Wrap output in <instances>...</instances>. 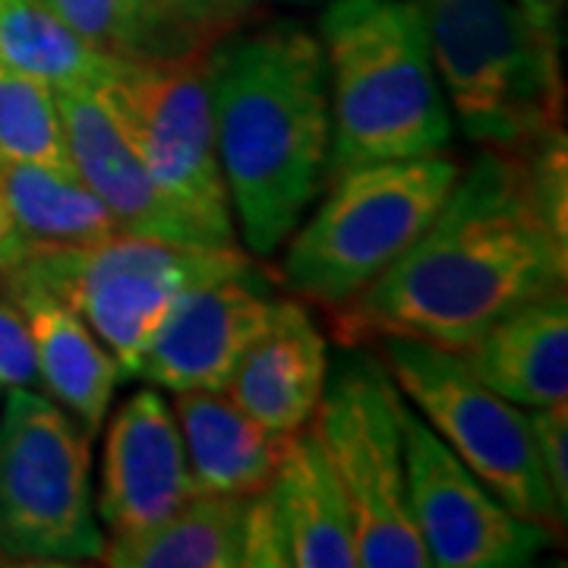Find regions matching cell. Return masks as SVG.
<instances>
[{
  "label": "cell",
  "instance_id": "obj_14",
  "mask_svg": "<svg viewBox=\"0 0 568 568\" xmlns=\"http://www.w3.org/2000/svg\"><path fill=\"white\" fill-rule=\"evenodd\" d=\"M54 95L61 108L73 171L102 200L118 231L162 244L209 250L200 231L168 203V196L149 178L140 155L99 102L95 89L70 85L58 89Z\"/></svg>",
  "mask_w": 568,
  "mask_h": 568
},
{
  "label": "cell",
  "instance_id": "obj_6",
  "mask_svg": "<svg viewBox=\"0 0 568 568\" xmlns=\"http://www.w3.org/2000/svg\"><path fill=\"white\" fill-rule=\"evenodd\" d=\"M241 250H193L133 234H111L99 244L32 250L0 275L7 297L44 294L70 306L133 376L142 351L186 287L246 265Z\"/></svg>",
  "mask_w": 568,
  "mask_h": 568
},
{
  "label": "cell",
  "instance_id": "obj_29",
  "mask_svg": "<svg viewBox=\"0 0 568 568\" xmlns=\"http://www.w3.org/2000/svg\"><path fill=\"white\" fill-rule=\"evenodd\" d=\"M32 250L26 244V237L20 234V227L10 215V205L3 200V190H0V275H7L13 265H20Z\"/></svg>",
  "mask_w": 568,
  "mask_h": 568
},
{
  "label": "cell",
  "instance_id": "obj_10",
  "mask_svg": "<svg viewBox=\"0 0 568 568\" xmlns=\"http://www.w3.org/2000/svg\"><path fill=\"white\" fill-rule=\"evenodd\" d=\"M388 376L465 467L515 515L547 530L566 525L530 433V414L487 388L446 347L386 338Z\"/></svg>",
  "mask_w": 568,
  "mask_h": 568
},
{
  "label": "cell",
  "instance_id": "obj_25",
  "mask_svg": "<svg viewBox=\"0 0 568 568\" xmlns=\"http://www.w3.org/2000/svg\"><path fill=\"white\" fill-rule=\"evenodd\" d=\"M168 32L183 44L205 51L234 29L250 7V0H145Z\"/></svg>",
  "mask_w": 568,
  "mask_h": 568
},
{
  "label": "cell",
  "instance_id": "obj_22",
  "mask_svg": "<svg viewBox=\"0 0 568 568\" xmlns=\"http://www.w3.org/2000/svg\"><path fill=\"white\" fill-rule=\"evenodd\" d=\"M114 61L85 44L48 0H0V63L58 92L99 85Z\"/></svg>",
  "mask_w": 568,
  "mask_h": 568
},
{
  "label": "cell",
  "instance_id": "obj_11",
  "mask_svg": "<svg viewBox=\"0 0 568 568\" xmlns=\"http://www.w3.org/2000/svg\"><path fill=\"white\" fill-rule=\"evenodd\" d=\"M398 424L405 443L407 508L429 566H530L552 544V530L508 511L436 436V429L405 405L402 392Z\"/></svg>",
  "mask_w": 568,
  "mask_h": 568
},
{
  "label": "cell",
  "instance_id": "obj_15",
  "mask_svg": "<svg viewBox=\"0 0 568 568\" xmlns=\"http://www.w3.org/2000/svg\"><path fill=\"white\" fill-rule=\"evenodd\" d=\"M328 383L325 335L294 301H275L265 328L246 345L224 395L265 429L291 436L313 420Z\"/></svg>",
  "mask_w": 568,
  "mask_h": 568
},
{
  "label": "cell",
  "instance_id": "obj_12",
  "mask_svg": "<svg viewBox=\"0 0 568 568\" xmlns=\"http://www.w3.org/2000/svg\"><path fill=\"white\" fill-rule=\"evenodd\" d=\"M275 301L253 263L186 287L171 304L133 376L168 392H224Z\"/></svg>",
  "mask_w": 568,
  "mask_h": 568
},
{
  "label": "cell",
  "instance_id": "obj_5",
  "mask_svg": "<svg viewBox=\"0 0 568 568\" xmlns=\"http://www.w3.org/2000/svg\"><path fill=\"white\" fill-rule=\"evenodd\" d=\"M455 181L458 164L439 152L332 178L325 203L287 246L284 282L301 297L342 310L424 234Z\"/></svg>",
  "mask_w": 568,
  "mask_h": 568
},
{
  "label": "cell",
  "instance_id": "obj_26",
  "mask_svg": "<svg viewBox=\"0 0 568 568\" xmlns=\"http://www.w3.org/2000/svg\"><path fill=\"white\" fill-rule=\"evenodd\" d=\"M244 566L250 568H272L291 566L287 556V537H284L282 518L272 499V489L253 493L246 499L244 518Z\"/></svg>",
  "mask_w": 568,
  "mask_h": 568
},
{
  "label": "cell",
  "instance_id": "obj_8",
  "mask_svg": "<svg viewBox=\"0 0 568 568\" xmlns=\"http://www.w3.org/2000/svg\"><path fill=\"white\" fill-rule=\"evenodd\" d=\"M89 436L48 395L13 386L0 414V552L17 562L99 559L104 534L89 480Z\"/></svg>",
  "mask_w": 568,
  "mask_h": 568
},
{
  "label": "cell",
  "instance_id": "obj_28",
  "mask_svg": "<svg viewBox=\"0 0 568 568\" xmlns=\"http://www.w3.org/2000/svg\"><path fill=\"white\" fill-rule=\"evenodd\" d=\"M36 354L26 320L10 301H0V386H36Z\"/></svg>",
  "mask_w": 568,
  "mask_h": 568
},
{
  "label": "cell",
  "instance_id": "obj_17",
  "mask_svg": "<svg viewBox=\"0 0 568 568\" xmlns=\"http://www.w3.org/2000/svg\"><path fill=\"white\" fill-rule=\"evenodd\" d=\"M186 467L196 493L253 496L272 487L287 439L265 429L224 392H178Z\"/></svg>",
  "mask_w": 568,
  "mask_h": 568
},
{
  "label": "cell",
  "instance_id": "obj_7",
  "mask_svg": "<svg viewBox=\"0 0 568 568\" xmlns=\"http://www.w3.org/2000/svg\"><path fill=\"white\" fill-rule=\"evenodd\" d=\"M168 203L209 250H237L224 186L205 51L152 61H114L92 85Z\"/></svg>",
  "mask_w": 568,
  "mask_h": 568
},
{
  "label": "cell",
  "instance_id": "obj_27",
  "mask_svg": "<svg viewBox=\"0 0 568 568\" xmlns=\"http://www.w3.org/2000/svg\"><path fill=\"white\" fill-rule=\"evenodd\" d=\"M530 433L547 474L549 489L559 508L568 515V405L534 407Z\"/></svg>",
  "mask_w": 568,
  "mask_h": 568
},
{
  "label": "cell",
  "instance_id": "obj_16",
  "mask_svg": "<svg viewBox=\"0 0 568 568\" xmlns=\"http://www.w3.org/2000/svg\"><path fill=\"white\" fill-rule=\"evenodd\" d=\"M465 366L496 395L515 405L549 407L568 402L566 291L530 301L458 351Z\"/></svg>",
  "mask_w": 568,
  "mask_h": 568
},
{
  "label": "cell",
  "instance_id": "obj_9",
  "mask_svg": "<svg viewBox=\"0 0 568 568\" xmlns=\"http://www.w3.org/2000/svg\"><path fill=\"white\" fill-rule=\"evenodd\" d=\"M310 429L347 499L357 566L426 568L424 544L410 521L398 388L376 357L347 354Z\"/></svg>",
  "mask_w": 568,
  "mask_h": 568
},
{
  "label": "cell",
  "instance_id": "obj_2",
  "mask_svg": "<svg viewBox=\"0 0 568 568\" xmlns=\"http://www.w3.org/2000/svg\"><path fill=\"white\" fill-rule=\"evenodd\" d=\"M205 67L227 200L246 246L268 256L325 186L332 111L323 48L304 26L278 20L212 41Z\"/></svg>",
  "mask_w": 568,
  "mask_h": 568
},
{
  "label": "cell",
  "instance_id": "obj_1",
  "mask_svg": "<svg viewBox=\"0 0 568 568\" xmlns=\"http://www.w3.org/2000/svg\"><path fill=\"white\" fill-rule=\"evenodd\" d=\"M566 130L530 149H487L436 219L338 316V335L465 351L530 301L566 291Z\"/></svg>",
  "mask_w": 568,
  "mask_h": 568
},
{
  "label": "cell",
  "instance_id": "obj_21",
  "mask_svg": "<svg viewBox=\"0 0 568 568\" xmlns=\"http://www.w3.org/2000/svg\"><path fill=\"white\" fill-rule=\"evenodd\" d=\"M0 190L29 250H70L118 234L111 212L73 171L0 164Z\"/></svg>",
  "mask_w": 568,
  "mask_h": 568
},
{
  "label": "cell",
  "instance_id": "obj_3",
  "mask_svg": "<svg viewBox=\"0 0 568 568\" xmlns=\"http://www.w3.org/2000/svg\"><path fill=\"white\" fill-rule=\"evenodd\" d=\"M320 48L332 111L325 183L446 149L452 114L417 0H332L320 17Z\"/></svg>",
  "mask_w": 568,
  "mask_h": 568
},
{
  "label": "cell",
  "instance_id": "obj_20",
  "mask_svg": "<svg viewBox=\"0 0 568 568\" xmlns=\"http://www.w3.org/2000/svg\"><path fill=\"white\" fill-rule=\"evenodd\" d=\"M246 499L250 496L193 493L159 525L104 540L99 559L111 568L244 566Z\"/></svg>",
  "mask_w": 568,
  "mask_h": 568
},
{
  "label": "cell",
  "instance_id": "obj_32",
  "mask_svg": "<svg viewBox=\"0 0 568 568\" xmlns=\"http://www.w3.org/2000/svg\"><path fill=\"white\" fill-rule=\"evenodd\" d=\"M0 388H3V386H0Z\"/></svg>",
  "mask_w": 568,
  "mask_h": 568
},
{
  "label": "cell",
  "instance_id": "obj_24",
  "mask_svg": "<svg viewBox=\"0 0 568 568\" xmlns=\"http://www.w3.org/2000/svg\"><path fill=\"white\" fill-rule=\"evenodd\" d=\"M85 44L118 61L181 58L196 48L168 32L145 0H48ZM209 51V48H205Z\"/></svg>",
  "mask_w": 568,
  "mask_h": 568
},
{
  "label": "cell",
  "instance_id": "obj_19",
  "mask_svg": "<svg viewBox=\"0 0 568 568\" xmlns=\"http://www.w3.org/2000/svg\"><path fill=\"white\" fill-rule=\"evenodd\" d=\"M268 489L287 537L291 566H357V544L345 493L310 426L287 439Z\"/></svg>",
  "mask_w": 568,
  "mask_h": 568
},
{
  "label": "cell",
  "instance_id": "obj_30",
  "mask_svg": "<svg viewBox=\"0 0 568 568\" xmlns=\"http://www.w3.org/2000/svg\"><path fill=\"white\" fill-rule=\"evenodd\" d=\"M515 3L521 7V13H525L547 39H562V10H566V0H515Z\"/></svg>",
  "mask_w": 568,
  "mask_h": 568
},
{
  "label": "cell",
  "instance_id": "obj_4",
  "mask_svg": "<svg viewBox=\"0 0 568 568\" xmlns=\"http://www.w3.org/2000/svg\"><path fill=\"white\" fill-rule=\"evenodd\" d=\"M436 77L467 136L518 152L562 130L559 41L515 0H417Z\"/></svg>",
  "mask_w": 568,
  "mask_h": 568
},
{
  "label": "cell",
  "instance_id": "obj_23",
  "mask_svg": "<svg viewBox=\"0 0 568 568\" xmlns=\"http://www.w3.org/2000/svg\"><path fill=\"white\" fill-rule=\"evenodd\" d=\"M0 164L73 171L54 89L7 63H0Z\"/></svg>",
  "mask_w": 568,
  "mask_h": 568
},
{
  "label": "cell",
  "instance_id": "obj_13",
  "mask_svg": "<svg viewBox=\"0 0 568 568\" xmlns=\"http://www.w3.org/2000/svg\"><path fill=\"white\" fill-rule=\"evenodd\" d=\"M174 410L155 388L130 395L104 429L99 518L108 534H140L193 496Z\"/></svg>",
  "mask_w": 568,
  "mask_h": 568
},
{
  "label": "cell",
  "instance_id": "obj_18",
  "mask_svg": "<svg viewBox=\"0 0 568 568\" xmlns=\"http://www.w3.org/2000/svg\"><path fill=\"white\" fill-rule=\"evenodd\" d=\"M26 320L36 373L48 388L51 402L80 420L92 439L104 424L114 388L121 383V366L102 338L82 323L70 306L58 304L44 294H13L7 297Z\"/></svg>",
  "mask_w": 568,
  "mask_h": 568
},
{
  "label": "cell",
  "instance_id": "obj_31",
  "mask_svg": "<svg viewBox=\"0 0 568 568\" xmlns=\"http://www.w3.org/2000/svg\"><path fill=\"white\" fill-rule=\"evenodd\" d=\"M250 3H256V0H250Z\"/></svg>",
  "mask_w": 568,
  "mask_h": 568
}]
</instances>
